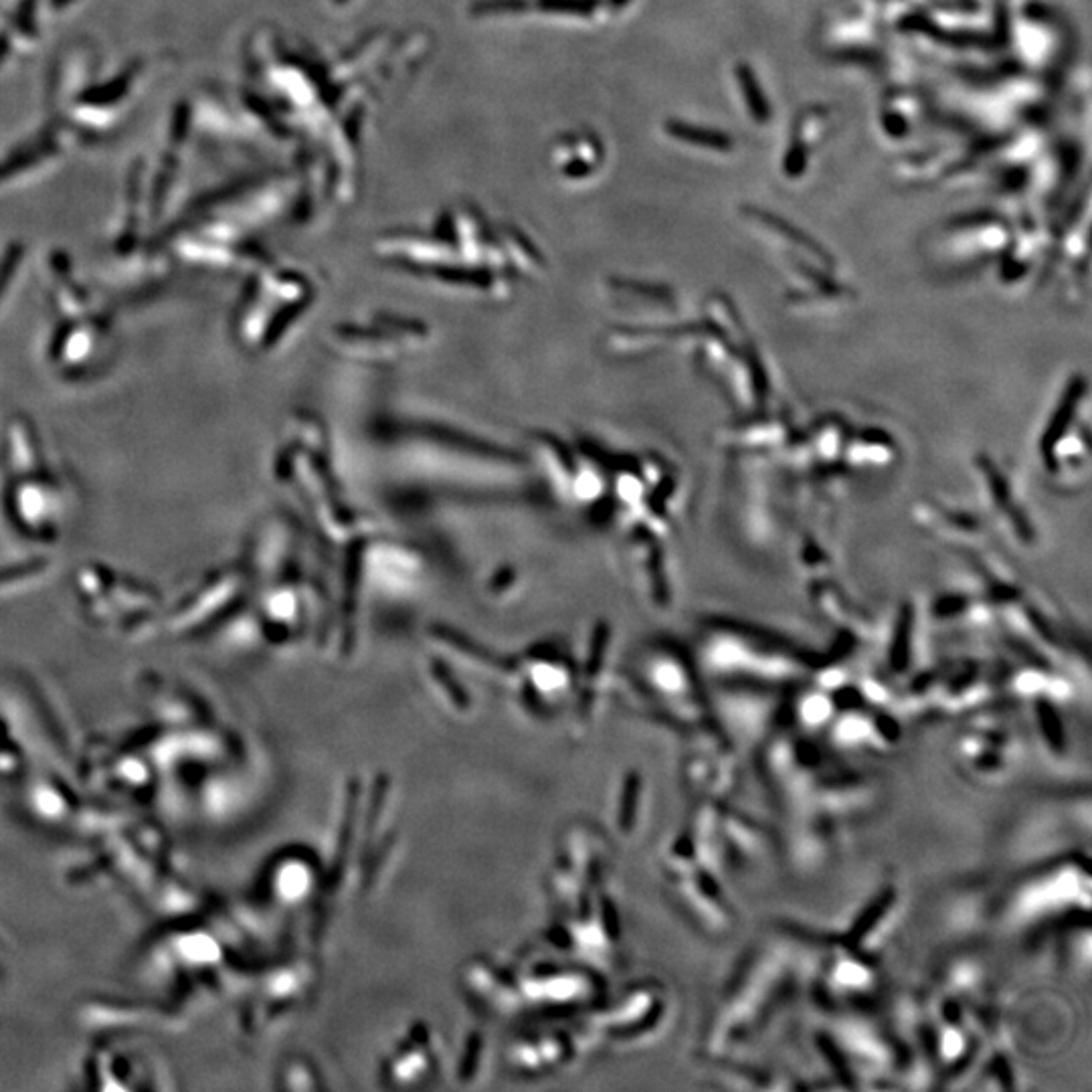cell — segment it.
Wrapping results in <instances>:
<instances>
[{
    "mask_svg": "<svg viewBox=\"0 0 1092 1092\" xmlns=\"http://www.w3.org/2000/svg\"><path fill=\"white\" fill-rule=\"evenodd\" d=\"M816 930L781 924L743 955L726 980L702 1030L706 1060L737 1058L771 1032L807 993Z\"/></svg>",
    "mask_w": 1092,
    "mask_h": 1092,
    "instance_id": "cell-1",
    "label": "cell"
},
{
    "mask_svg": "<svg viewBox=\"0 0 1092 1092\" xmlns=\"http://www.w3.org/2000/svg\"><path fill=\"white\" fill-rule=\"evenodd\" d=\"M1092 878L1088 849L1020 868L1016 880L991 899L989 920L1005 935L1026 941L1048 928L1090 914Z\"/></svg>",
    "mask_w": 1092,
    "mask_h": 1092,
    "instance_id": "cell-2",
    "label": "cell"
},
{
    "mask_svg": "<svg viewBox=\"0 0 1092 1092\" xmlns=\"http://www.w3.org/2000/svg\"><path fill=\"white\" fill-rule=\"evenodd\" d=\"M660 868L678 907L704 933L718 937L737 924L726 880L702 864L688 824L664 847Z\"/></svg>",
    "mask_w": 1092,
    "mask_h": 1092,
    "instance_id": "cell-3",
    "label": "cell"
},
{
    "mask_svg": "<svg viewBox=\"0 0 1092 1092\" xmlns=\"http://www.w3.org/2000/svg\"><path fill=\"white\" fill-rule=\"evenodd\" d=\"M1074 849H1090V793L1044 801L1022 816L1003 843L1005 858L1018 868L1050 860Z\"/></svg>",
    "mask_w": 1092,
    "mask_h": 1092,
    "instance_id": "cell-4",
    "label": "cell"
},
{
    "mask_svg": "<svg viewBox=\"0 0 1092 1092\" xmlns=\"http://www.w3.org/2000/svg\"><path fill=\"white\" fill-rule=\"evenodd\" d=\"M1028 741L1022 726L985 708L969 714L953 741V759L965 777L983 785L1009 779L1024 761Z\"/></svg>",
    "mask_w": 1092,
    "mask_h": 1092,
    "instance_id": "cell-5",
    "label": "cell"
},
{
    "mask_svg": "<svg viewBox=\"0 0 1092 1092\" xmlns=\"http://www.w3.org/2000/svg\"><path fill=\"white\" fill-rule=\"evenodd\" d=\"M672 995L666 985L658 982H643L629 987L616 1003L607 1007L605 1014L591 1018L579 1032L583 1038L591 1036L595 1046L607 1042L618 1048H641L650 1046L672 1024Z\"/></svg>",
    "mask_w": 1092,
    "mask_h": 1092,
    "instance_id": "cell-6",
    "label": "cell"
},
{
    "mask_svg": "<svg viewBox=\"0 0 1092 1092\" xmlns=\"http://www.w3.org/2000/svg\"><path fill=\"white\" fill-rule=\"evenodd\" d=\"M907 895L897 874H884L866 897L849 910L837 930L828 933L839 945L868 959L882 961L890 941L899 933L905 916Z\"/></svg>",
    "mask_w": 1092,
    "mask_h": 1092,
    "instance_id": "cell-7",
    "label": "cell"
},
{
    "mask_svg": "<svg viewBox=\"0 0 1092 1092\" xmlns=\"http://www.w3.org/2000/svg\"><path fill=\"white\" fill-rule=\"evenodd\" d=\"M682 777L686 787L700 799H731L739 785V751L720 726L688 735Z\"/></svg>",
    "mask_w": 1092,
    "mask_h": 1092,
    "instance_id": "cell-8",
    "label": "cell"
},
{
    "mask_svg": "<svg viewBox=\"0 0 1092 1092\" xmlns=\"http://www.w3.org/2000/svg\"><path fill=\"white\" fill-rule=\"evenodd\" d=\"M820 739L836 753L890 755L903 743L901 720L888 708L852 706L836 712Z\"/></svg>",
    "mask_w": 1092,
    "mask_h": 1092,
    "instance_id": "cell-9",
    "label": "cell"
},
{
    "mask_svg": "<svg viewBox=\"0 0 1092 1092\" xmlns=\"http://www.w3.org/2000/svg\"><path fill=\"white\" fill-rule=\"evenodd\" d=\"M522 1007L562 1009L589 1003L599 993V985L579 969H539L535 974L516 976Z\"/></svg>",
    "mask_w": 1092,
    "mask_h": 1092,
    "instance_id": "cell-10",
    "label": "cell"
},
{
    "mask_svg": "<svg viewBox=\"0 0 1092 1092\" xmlns=\"http://www.w3.org/2000/svg\"><path fill=\"white\" fill-rule=\"evenodd\" d=\"M433 1070L435 1052L431 1032L423 1026H415L393 1048L383 1064V1078L387 1086L393 1088H415L429 1082Z\"/></svg>",
    "mask_w": 1092,
    "mask_h": 1092,
    "instance_id": "cell-11",
    "label": "cell"
},
{
    "mask_svg": "<svg viewBox=\"0 0 1092 1092\" xmlns=\"http://www.w3.org/2000/svg\"><path fill=\"white\" fill-rule=\"evenodd\" d=\"M573 1055L575 1044L566 1036L556 1032L537 1034L512 1042L506 1050V1064L518 1076L535 1078L558 1070Z\"/></svg>",
    "mask_w": 1092,
    "mask_h": 1092,
    "instance_id": "cell-12",
    "label": "cell"
},
{
    "mask_svg": "<svg viewBox=\"0 0 1092 1092\" xmlns=\"http://www.w3.org/2000/svg\"><path fill=\"white\" fill-rule=\"evenodd\" d=\"M1028 704V735L1042 757L1055 766H1064L1072 759V737L1064 718V704L1048 698H1034Z\"/></svg>",
    "mask_w": 1092,
    "mask_h": 1092,
    "instance_id": "cell-13",
    "label": "cell"
},
{
    "mask_svg": "<svg viewBox=\"0 0 1092 1092\" xmlns=\"http://www.w3.org/2000/svg\"><path fill=\"white\" fill-rule=\"evenodd\" d=\"M464 983L472 997H475L481 1007H488L494 1016H512L522 1007L516 978L508 980L506 974L490 963H472L464 974Z\"/></svg>",
    "mask_w": 1092,
    "mask_h": 1092,
    "instance_id": "cell-14",
    "label": "cell"
},
{
    "mask_svg": "<svg viewBox=\"0 0 1092 1092\" xmlns=\"http://www.w3.org/2000/svg\"><path fill=\"white\" fill-rule=\"evenodd\" d=\"M645 801V783L643 777L635 771H629L623 781L618 795V809H616V824L621 836H633L637 832V826L641 822Z\"/></svg>",
    "mask_w": 1092,
    "mask_h": 1092,
    "instance_id": "cell-15",
    "label": "cell"
},
{
    "mask_svg": "<svg viewBox=\"0 0 1092 1092\" xmlns=\"http://www.w3.org/2000/svg\"><path fill=\"white\" fill-rule=\"evenodd\" d=\"M668 132L676 140L694 144V146H700V148H710V150H731L733 148V140L728 134L708 130V128H698V126H692V124H682V121H670Z\"/></svg>",
    "mask_w": 1092,
    "mask_h": 1092,
    "instance_id": "cell-16",
    "label": "cell"
},
{
    "mask_svg": "<svg viewBox=\"0 0 1092 1092\" xmlns=\"http://www.w3.org/2000/svg\"><path fill=\"white\" fill-rule=\"evenodd\" d=\"M739 81L743 86V94H745V100H747V106L751 109V113L759 119V121H766L768 117H771V108H768L763 92H761V86L759 81L755 77V71H751L747 65H741L739 67Z\"/></svg>",
    "mask_w": 1092,
    "mask_h": 1092,
    "instance_id": "cell-17",
    "label": "cell"
}]
</instances>
